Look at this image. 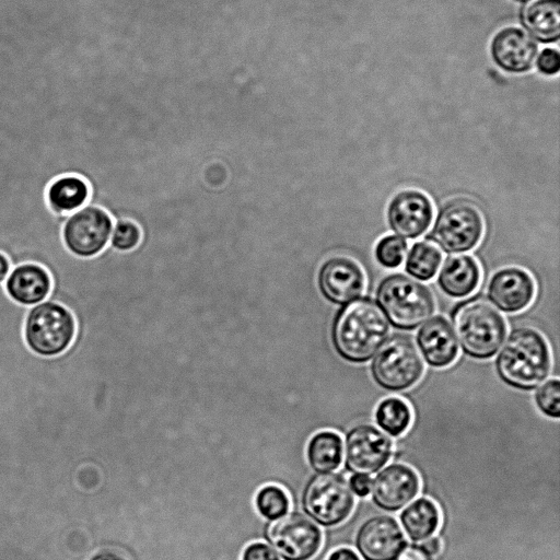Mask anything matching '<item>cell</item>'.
I'll return each mask as SVG.
<instances>
[{"instance_id":"cell-1","label":"cell","mask_w":560,"mask_h":560,"mask_svg":"<svg viewBox=\"0 0 560 560\" xmlns=\"http://www.w3.org/2000/svg\"><path fill=\"white\" fill-rule=\"evenodd\" d=\"M389 334L388 320L371 299H360L341 308L331 326L336 352L351 363L369 361Z\"/></svg>"},{"instance_id":"cell-2","label":"cell","mask_w":560,"mask_h":560,"mask_svg":"<svg viewBox=\"0 0 560 560\" xmlns=\"http://www.w3.org/2000/svg\"><path fill=\"white\" fill-rule=\"evenodd\" d=\"M550 350L545 337L532 327L511 331L495 360L500 378L513 388L532 390L549 374Z\"/></svg>"},{"instance_id":"cell-3","label":"cell","mask_w":560,"mask_h":560,"mask_svg":"<svg viewBox=\"0 0 560 560\" xmlns=\"http://www.w3.org/2000/svg\"><path fill=\"white\" fill-rule=\"evenodd\" d=\"M452 322L462 350L475 359L493 357L506 335L504 317L481 294L457 304Z\"/></svg>"},{"instance_id":"cell-4","label":"cell","mask_w":560,"mask_h":560,"mask_svg":"<svg viewBox=\"0 0 560 560\" xmlns=\"http://www.w3.org/2000/svg\"><path fill=\"white\" fill-rule=\"evenodd\" d=\"M376 301L387 320L405 330L429 320L435 311L429 288L402 273L387 276L380 282Z\"/></svg>"},{"instance_id":"cell-5","label":"cell","mask_w":560,"mask_h":560,"mask_svg":"<svg viewBox=\"0 0 560 560\" xmlns=\"http://www.w3.org/2000/svg\"><path fill=\"white\" fill-rule=\"evenodd\" d=\"M77 324L63 305L45 300L28 307L23 325V339L38 357L54 358L65 353L74 341Z\"/></svg>"},{"instance_id":"cell-6","label":"cell","mask_w":560,"mask_h":560,"mask_svg":"<svg viewBox=\"0 0 560 560\" xmlns=\"http://www.w3.org/2000/svg\"><path fill=\"white\" fill-rule=\"evenodd\" d=\"M423 371L424 364L413 341L399 334L385 340L371 363V374L375 383L390 392L413 386Z\"/></svg>"},{"instance_id":"cell-7","label":"cell","mask_w":560,"mask_h":560,"mask_svg":"<svg viewBox=\"0 0 560 560\" xmlns=\"http://www.w3.org/2000/svg\"><path fill=\"white\" fill-rule=\"evenodd\" d=\"M483 230V218L477 205L456 198L442 207L428 238L446 253H464L479 244Z\"/></svg>"},{"instance_id":"cell-8","label":"cell","mask_w":560,"mask_h":560,"mask_svg":"<svg viewBox=\"0 0 560 560\" xmlns=\"http://www.w3.org/2000/svg\"><path fill=\"white\" fill-rule=\"evenodd\" d=\"M354 502L348 480L338 472H318L312 476L302 493L304 512L326 527L346 521L354 508Z\"/></svg>"},{"instance_id":"cell-9","label":"cell","mask_w":560,"mask_h":560,"mask_svg":"<svg viewBox=\"0 0 560 560\" xmlns=\"http://www.w3.org/2000/svg\"><path fill=\"white\" fill-rule=\"evenodd\" d=\"M113 231L109 213L94 205H85L70 213L61 236L66 248L79 258H92L107 246Z\"/></svg>"},{"instance_id":"cell-10","label":"cell","mask_w":560,"mask_h":560,"mask_svg":"<svg viewBox=\"0 0 560 560\" xmlns=\"http://www.w3.org/2000/svg\"><path fill=\"white\" fill-rule=\"evenodd\" d=\"M265 539L283 560H311L320 549V528L301 513H291L266 526Z\"/></svg>"},{"instance_id":"cell-11","label":"cell","mask_w":560,"mask_h":560,"mask_svg":"<svg viewBox=\"0 0 560 560\" xmlns=\"http://www.w3.org/2000/svg\"><path fill=\"white\" fill-rule=\"evenodd\" d=\"M392 452V440L374 425L358 424L346 434L345 466L353 474H375L389 460Z\"/></svg>"},{"instance_id":"cell-12","label":"cell","mask_w":560,"mask_h":560,"mask_svg":"<svg viewBox=\"0 0 560 560\" xmlns=\"http://www.w3.org/2000/svg\"><path fill=\"white\" fill-rule=\"evenodd\" d=\"M489 51L494 65L503 72L524 74L534 68L539 48L523 28L511 25L495 32Z\"/></svg>"},{"instance_id":"cell-13","label":"cell","mask_w":560,"mask_h":560,"mask_svg":"<svg viewBox=\"0 0 560 560\" xmlns=\"http://www.w3.org/2000/svg\"><path fill=\"white\" fill-rule=\"evenodd\" d=\"M318 287L329 302L338 305L348 304L362 295L365 289V273L354 259L335 256L320 267Z\"/></svg>"},{"instance_id":"cell-14","label":"cell","mask_w":560,"mask_h":560,"mask_svg":"<svg viewBox=\"0 0 560 560\" xmlns=\"http://www.w3.org/2000/svg\"><path fill=\"white\" fill-rule=\"evenodd\" d=\"M405 544L399 524L388 515L368 518L355 535V547L364 560H395Z\"/></svg>"},{"instance_id":"cell-15","label":"cell","mask_w":560,"mask_h":560,"mask_svg":"<svg viewBox=\"0 0 560 560\" xmlns=\"http://www.w3.org/2000/svg\"><path fill=\"white\" fill-rule=\"evenodd\" d=\"M387 219L396 234L416 238L429 229L433 219V205L422 191L405 189L392 198Z\"/></svg>"},{"instance_id":"cell-16","label":"cell","mask_w":560,"mask_h":560,"mask_svg":"<svg viewBox=\"0 0 560 560\" xmlns=\"http://www.w3.org/2000/svg\"><path fill=\"white\" fill-rule=\"evenodd\" d=\"M419 490L418 474L411 467L399 463L390 464L381 470L371 487L373 502L388 512L402 509Z\"/></svg>"},{"instance_id":"cell-17","label":"cell","mask_w":560,"mask_h":560,"mask_svg":"<svg viewBox=\"0 0 560 560\" xmlns=\"http://www.w3.org/2000/svg\"><path fill=\"white\" fill-rule=\"evenodd\" d=\"M535 290L534 279L527 271L518 267H506L491 277L488 295L501 311L516 313L532 303Z\"/></svg>"},{"instance_id":"cell-18","label":"cell","mask_w":560,"mask_h":560,"mask_svg":"<svg viewBox=\"0 0 560 560\" xmlns=\"http://www.w3.org/2000/svg\"><path fill=\"white\" fill-rule=\"evenodd\" d=\"M3 285L13 302L31 307L47 300L51 278L43 266L26 262L12 268Z\"/></svg>"},{"instance_id":"cell-19","label":"cell","mask_w":560,"mask_h":560,"mask_svg":"<svg viewBox=\"0 0 560 560\" xmlns=\"http://www.w3.org/2000/svg\"><path fill=\"white\" fill-rule=\"evenodd\" d=\"M417 343L425 362L434 368L452 364L458 354V343L450 323L435 316L418 330Z\"/></svg>"},{"instance_id":"cell-20","label":"cell","mask_w":560,"mask_h":560,"mask_svg":"<svg viewBox=\"0 0 560 560\" xmlns=\"http://www.w3.org/2000/svg\"><path fill=\"white\" fill-rule=\"evenodd\" d=\"M518 20L536 43H557L560 37V0H532L523 4Z\"/></svg>"},{"instance_id":"cell-21","label":"cell","mask_w":560,"mask_h":560,"mask_svg":"<svg viewBox=\"0 0 560 560\" xmlns=\"http://www.w3.org/2000/svg\"><path fill=\"white\" fill-rule=\"evenodd\" d=\"M481 271L477 260L470 255L448 256L439 272L441 290L452 298H464L475 291L480 282Z\"/></svg>"},{"instance_id":"cell-22","label":"cell","mask_w":560,"mask_h":560,"mask_svg":"<svg viewBox=\"0 0 560 560\" xmlns=\"http://www.w3.org/2000/svg\"><path fill=\"white\" fill-rule=\"evenodd\" d=\"M90 195V186L82 177L63 175L48 185L46 199L54 213L70 214L85 206Z\"/></svg>"},{"instance_id":"cell-23","label":"cell","mask_w":560,"mask_h":560,"mask_svg":"<svg viewBox=\"0 0 560 560\" xmlns=\"http://www.w3.org/2000/svg\"><path fill=\"white\" fill-rule=\"evenodd\" d=\"M400 523L413 541L427 540L438 530L441 513L438 505L428 498H419L402 510Z\"/></svg>"},{"instance_id":"cell-24","label":"cell","mask_w":560,"mask_h":560,"mask_svg":"<svg viewBox=\"0 0 560 560\" xmlns=\"http://www.w3.org/2000/svg\"><path fill=\"white\" fill-rule=\"evenodd\" d=\"M342 455V440L334 431H319L308 441L306 456L310 466L316 472H330L337 469Z\"/></svg>"},{"instance_id":"cell-25","label":"cell","mask_w":560,"mask_h":560,"mask_svg":"<svg viewBox=\"0 0 560 560\" xmlns=\"http://www.w3.org/2000/svg\"><path fill=\"white\" fill-rule=\"evenodd\" d=\"M441 261V250L431 241H420L411 246L405 270L413 278L429 281L438 273Z\"/></svg>"},{"instance_id":"cell-26","label":"cell","mask_w":560,"mask_h":560,"mask_svg":"<svg viewBox=\"0 0 560 560\" xmlns=\"http://www.w3.org/2000/svg\"><path fill=\"white\" fill-rule=\"evenodd\" d=\"M376 424L393 436L404 434L412 421L409 405L398 397L382 400L375 409Z\"/></svg>"},{"instance_id":"cell-27","label":"cell","mask_w":560,"mask_h":560,"mask_svg":"<svg viewBox=\"0 0 560 560\" xmlns=\"http://www.w3.org/2000/svg\"><path fill=\"white\" fill-rule=\"evenodd\" d=\"M258 513L269 520L276 521L287 515L290 510L288 493L277 485H267L260 488L255 498Z\"/></svg>"},{"instance_id":"cell-28","label":"cell","mask_w":560,"mask_h":560,"mask_svg":"<svg viewBox=\"0 0 560 560\" xmlns=\"http://www.w3.org/2000/svg\"><path fill=\"white\" fill-rule=\"evenodd\" d=\"M407 241L400 236L386 235L375 247V257L378 264L386 268L399 267L407 254Z\"/></svg>"},{"instance_id":"cell-29","label":"cell","mask_w":560,"mask_h":560,"mask_svg":"<svg viewBox=\"0 0 560 560\" xmlns=\"http://www.w3.org/2000/svg\"><path fill=\"white\" fill-rule=\"evenodd\" d=\"M538 409L547 417L560 416V385L558 378H551L540 385L535 394Z\"/></svg>"},{"instance_id":"cell-30","label":"cell","mask_w":560,"mask_h":560,"mask_svg":"<svg viewBox=\"0 0 560 560\" xmlns=\"http://www.w3.org/2000/svg\"><path fill=\"white\" fill-rule=\"evenodd\" d=\"M141 240L139 226L129 220H119L113 226L110 235L112 246L120 252H128L137 247Z\"/></svg>"},{"instance_id":"cell-31","label":"cell","mask_w":560,"mask_h":560,"mask_svg":"<svg viewBox=\"0 0 560 560\" xmlns=\"http://www.w3.org/2000/svg\"><path fill=\"white\" fill-rule=\"evenodd\" d=\"M535 67L538 72L544 75H556L560 70L559 50L553 47H545L542 50L538 51Z\"/></svg>"},{"instance_id":"cell-32","label":"cell","mask_w":560,"mask_h":560,"mask_svg":"<svg viewBox=\"0 0 560 560\" xmlns=\"http://www.w3.org/2000/svg\"><path fill=\"white\" fill-rule=\"evenodd\" d=\"M241 560H280V557L269 545L255 541L243 549Z\"/></svg>"},{"instance_id":"cell-33","label":"cell","mask_w":560,"mask_h":560,"mask_svg":"<svg viewBox=\"0 0 560 560\" xmlns=\"http://www.w3.org/2000/svg\"><path fill=\"white\" fill-rule=\"evenodd\" d=\"M395 560H433L432 556L423 548L422 545L410 544L404 546Z\"/></svg>"},{"instance_id":"cell-34","label":"cell","mask_w":560,"mask_h":560,"mask_svg":"<svg viewBox=\"0 0 560 560\" xmlns=\"http://www.w3.org/2000/svg\"><path fill=\"white\" fill-rule=\"evenodd\" d=\"M348 482L353 494L360 498H364L371 492L372 479L369 475L354 474Z\"/></svg>"},{"instance_id":"cell-35","label":"cell","mask_w":560,"mask_h":560,"mask_svg":"<svg viewBox=\"0 0 560 560\" xmlns=\"http://www.w3.org/2000/svg\"><path fill=\"white\" fill-rule=\"evenodd\" d=\"M327 560H360V558L352 549L343 547L334 550Z\"/></svg>"},{"instance_id":"cell-36","label":"cell","mask_w":560,"mask_h":560,"mask_svg":"<svg viewBox=\"0 0 560 560\" xmlns=\"http://www.w3.org/2000/svg\"><path fill=\"white\" fill-rule=\"evenodd\" d=\"M89 560H128L124 555L114 550H102L93 555Z\"/></svg>"},{"instance_id":"cell-37","label":"cell","mask_w":560,"mask_h":560,"mask_svg":"<svg viewBox=\"0 0 560 560\" xmlns=\"http://www.w3.org/2000/svg\"><path fill=\"white\" fill-rule=\"evenodd\" d=\"M422 546L431 556L439 555L442 549L441 540L438 537L428 538Z\"/></svg>"},{"instance_id":"cell-38","label":"cell","mask_w":560,"mask_h":560,"mask_svg":"<svg viewBox=\"0 0 560 560\" xmlns=\"http://www.w3.org/2000/svg\"><path fill=\"white\" fill-rule=\"evenodd\" d=\"M12 267L9 258L0 252V283H3L10 273Z\"/></svg>"},{"instance_id":"cell-39","label":"cell","mask_w":560,"mask_h":560,"mask_svg":"<svg viewBox=\"0 0 560 560\" xmlns=\"http://www.w3.org/2000/svg\"><path fill=\"white\" fill-rule=\"evenodd\" d=\"M512 1H514L516 3H521V4H526V3H528L532 0H512Z\"/></svg>"}]
</instances>
